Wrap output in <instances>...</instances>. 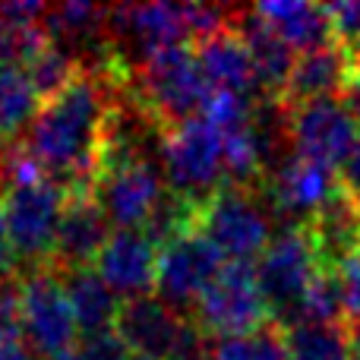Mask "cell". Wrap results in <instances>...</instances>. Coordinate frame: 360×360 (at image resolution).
I'll use <instances>...</instances> for the list:
<instances>
[{
  "label": "cell",
  "instance_id": "38",
  "mask_svg": "<svg viewBox=\"0 0 360 360\" xmlns=\"http://www.w3.org/2000/svg\"><path fill=\"white\" fill-rule=\"evenodd\" d=\"M130 360H149V357H130Z\"/></svg>",
  "mask_w": 360,
  "mask_h": 360
},
{
  "label": "cell",
  "instance_id": "37",
  "mask_svg": "<svg viewBox=\"0 0 360 360\" xmlns=\"http://www.w3.org/2000/svg\"><path fill=\"white\" fill-rule=\"evenodd\" d=\"M348 360H360V326L351 329V354H348Z\"/></svg>",
  "mask_w": 360,
  "mask_h": 360
},
{
  "label": "cell",
  "instance_id": "34",
  "mask_svg": "<svg viewBox=\"0 0 360 360\" xmlns=\"http://www.w3.org/2000/svg\"><path fill=\"white\" fill-rule=\"evenodd\" d=\"M342 186L351 190L354 196H360V139H357L354 152L348 155V162L342 165Z\"/></svg>",
  "mask_w": 360,
  "mask_h": 360
},
{
  "label": "cell",
  "instance_id": "23",
  "mask_svg": "<svg viewBox=\"0 0 360 360\" xmlns=\"http://www.w3.org/2000/svg\"><path fill=\"white\" fill-rule=\"evenodd\" d=\"M285 345L291 360H348L351 354V326L326 323V326H288Z\"/></svg>",
  "mask_w": 360,
  "mask_h": 360
},
{
  "label": "cell",
  "instance_id": "32",
  "mask_svg": "<svg viewBox=\"0 0 360 360\" xmlns=\"http://www.w3.org/2000/svg\"><path fill=\"white\" fill-rule=\"evenodd\" d=\"M338 281H342V297H345V323L351 329L360 326V250L338 269Z\"/></svg>",
  "mask_w": 360,
  "mask_h": 360
},
{
  "label": "cell",
  "instance_id": "25",
  "mask_svg": "<svg viewBox=\"0 0 360 360\" xmlns=\"http://www.w3.org/2000/svg\"><path fill=\"white\" fill-rule=\"evenodd\" d=\"M79 70H82L79 51L67 48V44H60V41H48L41 54L25 67V76H29L32 89H35V95L44 105V101H51L54 95H60L63 89L76 79Z\"/></svg>",
  "mask_w": 360,
  "mask_h": 360
},
{
  "label": "cell",
  "instance_id": "18",
  "mask_svg": "<svg viewBox=\"0 0 360 360\" xmlns=\"http://www.w3.org/2000/svg\"><path fill=\"white\" fill-rule=\"evenodd\" d=\"M351 73H354V57L342 41H329L323 48H313L297 54L294 73L281 92V105L297 108L316 98H335L345 92Z\"/></svg>",
  "mask_w": 360,
  "mask_h": 360
},
{
  "label": "cell",
  "instance_id": "29",
  "mask_svg": "<svg viewBox=\"0 0 360 360\" xmlns=\"http://www.w3.org/2000/svg\"><path fill=\"white\" fill-rule=\"evenodd\" d=\"M0 342H25V316H22V278L0 281Z\"/></svg>",
  "mask_w": 360,
  "mask_h": 360
},
{
  "label": "cell",
  "instance_id": "14",
  "mask_svg": "<svg viewBox=\"0 0 360 360\" xmlns=\"http://www.w3.org/2000/svg\"><path fill=\"white\" fill-rule=\"evenodd\" d=\"M111 234H114L111 221L101 212V205L95 202L92 193H73V196H67V205H63L51 266L57 272H73V269L95 266V259L105 250Z\"/></svg>",
  "mask_w": 360,
  "mask_h": 360
},
{
  "label": "cell",
  "instance_id": "1",
  "mask_svg": "<svg viewBox=\"0 0 360 360\" xmlns=\"http://www.w3.org/2000/svg\"><path fill=\"white\" fill-rule=\"evenodd\" d=\"M133 70L114 57L98 67H82L76 79L38 108L19 143L41 165L48 180H54L67 196L92 193L98 177V162L105 152L108 124H111L117 95Z\"/></svg>",
  "mask_w": 360,
  "mask_h": 360
},
{
  "label": "cell",
  "instance_id": "39",
  "mask_svg": "<svg viewBox=\"0 0 360 360\" xmlns=\"http://www.w3.org/2000/svg\"><path fill=\"white\" fill-rule=\"evenodd\" d=\"M357 202H360V196H357Z\"/></svg>",
  "mask_w": 360,
  "mask_h": 360
},
{
  "label": "cell",
  "instance_id": "11",
  "mask_svg": "<svg viewBox=\"0 0 360 360\" xmlns=\"http://www.w3.org/2000/svg\"><path fill=\"white\" fill-rule=\"evenodd\" d=\"M288 117H291L294 155H304L332 171L348 162L360 139L357 120L351 117L342 98H316L307 105L288 108Z\"/></svg>",
  "mask_w": 360,
  "mask_h": 360
},
{
  "label": "cell",
  "instance_id": "7",
  "mask_svg": "<svg viewBox=\"0 0 360 360\" xmlns=\"http://www.w3.org/2000/svg\"><path fill=\"white\" fill-rule=\"evenodd\" d=\"M158 146H162L165 180L174 193H184L190 199H205L224 184L221 136L202 114L165 130L158 136Z\"/></svg>",
  "mask_w": 360,
  "mask_h": 360
},
{
  "label": "cell",
  "instance_id": "27",
  "mask_svg": "<svg viewBox=\"0 0 360 360\" xmlns=\"http://www.w3.org/2000/svg\"><path fill=\"white\" fill-rule=\"evenodd\" d=\"M212 360H291V357H288L281 326L269 323L253 335L212 338Z\"/></svg>",
  "mask_w": 360,
  "mask_h": 360
},
{
  "label": "cell",
  "instance_id": "28",
  "mask_svg": "<svg viewBox=\"0 0 360 360\" xmlns=\"http://www.w3.org/2000/svg\"><path fill=\"white\" fill-rule=\"evenodd\" d=\"M44 25L32 22H0V70H22L35 60L48 44Z\"/></svg>",
  "mask_w": 360,
  "mask_h": 360
},
{
  "label": "cell",
  "instance_id": "17",
  "mask_svg": "<svg viewBox=\"0 0 360 360\" xmlns=\"http://www.w3.org/2000/svg\"><path fill=\"white\" fill-rule=\"evenodd\" d=\"M319 256V269L338 272L360 250V202L351 190H338L304 221Z\"/></svg>",
  "mask_w": 360,
  "mask_h": 360
},
{
  "label": "cell",
  "instance_id": "12",
  "mask_svg": "<svg viewBox=\"0 0 360 360\" xmlns=\"http://www.w3.org/2000/svg\"><path fill=\"white\" fill-rule=\"evenodd\" d=\"M108 38L117 57L124 60L127 51H136L139 63L155 51L174 48L190 38L184 16V4H120L111 6L108 16ZM136 63V67H139Z\"/></svg>",
  "mask_w": 360,
  "mask_h": 360
},
{
  "label": "cell",
  "instance_id": "24",
  "mask_svg": "<svg viewBox=\"0 0 360 360\" xmlns=\"http://www.w3.org/2000/svg\"><path fill=\"white\" fill-rule=\"evenodd\" d=\"M41 98L35 95L22 70H0V146L16 143L22 130L35 120Z\"/></svg>",
  "mask_w": 360,
  "mask_h": 360
},
{
  "label": "cell",
  "instance_id": "13",
  "mask_svg": "<svg viewBox=\"0 0 360 360\" xmlns=\"http://www.w3.org/2000/svg\"><path fill=\"white\" fill-rule=\"evenodd\" d=\"M95 272L120 300L149 297L158 278V247L146 231H114L95 259Z\"/></svg>",
  "mask_w": 360,
  "mask_h": 360
},
{
  "label": "cell",
  "instance_id": "9",
  "mask_svg": "<svg viewBox=\"0 0 360 360\" xmlns=\"http://www.w3.org/2000/svg\"><path fill=\"white\" fill-rule=\"evenodd\" d=\"M319 275V256L304 224H291L272 237L266 253L256 259V281L272 310V323L285 326L300 297Z\"/></svg>",
  "mask_w": 360,
  "mask_h": 360
},
{
  "label": "cell",
  "instance_id": "2",
  "mask_svg": "<svg viewBox=\"0 0 360 360\" xmlns=\"http://www.w3.org/2000/svg\"><path fill=\"white\" fill-rule=\"evenodd\" d=\"M130 92L165 133L171 127L199 117L215 89L202 76L196 51L186 44H174V48L155 51L133 70Z\"/></svg>",
  "mask_w": 360,
  "mask_h": 360
},
{
  "label": "cell",
  "instance_id": "19",
  "mask_svg": "<svg viewBox=\"0 0 360 360\" xmlns=\"http://www.w3.org/2000/svg\"><path fill=\"white\" fill-rule=\"evenodd\" d=\"M234 25L243 35V41H247L256 86H259V98H281V92H285L288 79L294 73V63H297V51L266 19L256 16V10L237 13Z\"/></svg>",
  "mask_w": 360,
  "mask_h": 360
},
{
  "label": "cell",
  "instance_id": "16",
  "mask_svg": "<svg viewBox=\"0 0 360 360\" xmlns=\"http://www.w3.org/2000/svg\"><path fill=\"white\" fill-rule=\"evenodd\" d=\"M186 319L190 316L177 313L158 294H149V297H136V300H124L120 304L114 332L130 348L133 357L165 360L171 354V348H174Z\"/></svg>",
  "mask_w": 360,
  "mask_h": 360
},
{
  "label": "cell",
  "instance_id": "20",
  "mask_svg": "<svg viewBox=\"0 0 360 360\" xmlns=\"http://www.w3.org/2000/svg\"><path fill=\"white\" fill-rule=\"evenodd\" d=\"M196 60H199V67H202V76L209 79V86L215 89V92H237V95H250V98L259 95L253 60H250L247 41H243V35L237 32V25L196 41Z\"/></svg>",
  "mask_w": 360,
  "mask_h": 360
},
{
  "label": "cell",
  "instance_id": "26",
  "mask_svg": "<svg viewBox=\"0 0 360 360\" xmlns=\"http://www.w3.org/2000/svg\"><path fill=\"white\" fill-rule=\"evenodd\" d=\"M326 326V323H345V297H342V281H338V272H329V269H319V275L313 278V285L307 288V294L300 297L297 310L291 313L281 329L288 326Z\"/></svg>",
  "mask_w": 360,
  "mask_h": 360
},
{
  "label": "cell",
  "instance_id": "30",
  "mask_svg": "<svg viewBox=\"0 0 360 360\" xmlns=\"http://www.w3.org/2000/svg\"><path fill=\"white\" fill-rule=\"evenodd\" d=\"M165 360H212V338L193 323V316L184 323L174 348Z\"/></svg>",
  "mask_w": 360,
  "mask_h": 360
},
{
  "label": "cell",
  "instance_id": "8",
  "mask_svg": "<svg viewBox=\"0 0 360 360\" xmlns=\"http://www.w3.org/2000/svg\"><path fill=\"white\" fill-rule=\"evenodd\" d=\"M63 205H67V193L48 177L38 184L13 186L0 196V218L6 224V234L16 256L25 259L29 269L51 262Z\"/></svg>",
  "mask_w": 360,
  "mask_h": 360
},
{
  "label": "cell",
  "instance_id": "5",
  "mask_svg": "<svg viewBox=\"0 0 360 360\" xmlns=\"http://www.w3.org/2000/svg\"><path fill=\"white\" fill-rule=\"evenodd\" d=\"M22 316L25 342L38 360H63L79 348V326L70 307L63 275L54 266L25 269L22 275Z\"/></svg>",
  "mask_w": 360,
  "mask_h": 360
},
{
  "label": "cell",
  "instance_id": "15",
  "mask_svg": "<svg viewBox=\"0 0 360 360\" xmlns=\"http://www.w3.org/2000/svg\"><path fill=\"white\" fill-rule=\"evenodd\" d=\"M338 184H342V177H335L332 168L310 162L304 155H288L285 165H278L266 177L269 212L285 218H310L338 190Z\"/></svg>",
  "mask_w": 360,
  "mask_h": 360
},
{
  "label": "cell",
  "instance_id": "22",
  "mask_svg": "<svg viewBox=\"0 0 360 360\" xmlns=\"http://www.w3.org/2000/svg\"><path fill=\"white\" fill-rule=\"evenodd\" d=\"M60 275H63V288H67V297H70V307H73V316L82 338L111 332L124 300L105 285V278L95 272V266L73 269V272H60Z\"/></svg>",
  "mask_w": 360,
  "mask_h": 360
},
{
  "label": "cell",
  "instance_id": "4",
  "mask_svg": "<svg viewBox=\"0 0 360 360\" xmlns=\"http://www.w3.org/2000/svg\"><path fill=\"white\" fill-rule=\"evenodd\" d=\"M193 323L209 338L253 335L272 323V310L259 291L253 262H224L221 275L193 307Z\"/></svg>",
  "mask_w": 360,
  "mask_h": 360
},
{
  "label": "cell",
  "instance_id": "31",
  "mask_svg": "<svg viewBox=\"0 0 360 360\" xmlns=\"http://www.w3.org/2000/svg\"><path fill=\"white\" fill-rule=\"evenodd\" d=\"M326 6H329L332 25H335V38L351 54H357L360 51V0H354V4H326Z\"/></svg>",
  "mask_w": 360,
  "mask_h": 360
},
{
  "label": "cell",
  "instance_id": "3",
  "mask_svg": "<svg viewBox=\"0 0 360 360\" xmlns=\"http://www.w3.org/2000/svg\"><path fill=\"white\" fill-rule=\"evenodd\" d=\"M196 228L221 250L228 262H253L272 243V212L259 202L256 186L224 180L212 196L199 202Z\"/></svg>",
  "mask_w": 360,
  "mask_h": 360
},
{
  "label": "cell",
  "instance_id": "35",
  "mask_svg": "<svg viewBox=\"0 0 360 360\" xmlns=\"http://www.w3.org/2000/svg\"><path fill=\"white\" fill-rule=\"evenodd\" d=\"M342 101H345V108H348L351 117H354L357 127H360V70H357V67H354V73H351L348 86H345Z\"/></svg>",
  "mask_w": 360,
  "mask_h": 360
},
{
  "label": "cell",
  "instance_id": "10",
  "mask_svg": "<svg viewBox=\"0 0 360 360\" xmlns=\"http://www.w3.org/2000/svg\"><path fill=\"white\" fill-rule=\"evenodd\" d=\"M224 262L228 259L221 256V250L199 228L184 231L158 250L155 294L177 313H184V307L193 313L202 291L221 275Z\"/></svg>",
  "mask_w": 360,
  "mask_h": 360
},
{
  "label": "cell",
  "instance_id": "36",
  "mask_svg": "<svg viewBox=\"0 0 360 360\" xmlns=\"http://www.w3.org/2000/svg\"><path fill=\"white\" fill-rule=\"evenodd\" d=\"M0 360H35L22 342H0Z\"/></svg>",
  "mask_w": 360,
  "mask_h": 360
},
{
  "label": "cell",
  "instance_id": "6",
  "mask_svg": "<svg viewBox=\"0 0 360 360\" xmlns=\"http://www.w3.org/2000/svg\"><path fill=\"white\" fill-rule=\"evenodd\" d=\"M165 193V171L149 155L105 158L92 186L95 202L101 205L114 231H143Z\"/></svg>",
  "mask_w": 360,
  "mask_h": 360
},
{
  "label": "cell",
  "instance_id": "33",
  "mask_svg": "<svg viewBox=\"0 0 360 360\" xmlns=\"http://www.w3.org/2000/svg\"><path fill=\"white\" fill-rule=\"evenodd\" d=\"M16 250H13V240H10V234H6V224H4V218H0V281H6V278H13L16 275Z\"/></svg>",
  "mask_w": 360,
  "mask_h": 360
},
{
  "label": "cell",
  "instance_id": "21",
  "mask_svg": "<svg viewBox=\"0 0 360 360\" xmlns=\"http://www.w3.org/2000/svg\"><path fill=\"white\" fill-rule=\"evenodd\" d=\"M256 16H262L294 51H313L323 48L335 38V25H332L329 6L316 4H300V0H269V4L253 6Z\"/></svg>",
  "mask_w": 360,
  "mask_h": 360
}]
</instances>
